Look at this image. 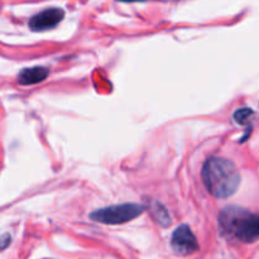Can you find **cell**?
I'll return each instance as SVG.
<instances>
[{"instance_id": "6da1fadb", "label": "cell", "mask_w": 259, "mask_h": 259, "mask_svg": "<svg viewBox=\"0 0 259 259\" xmlns=\"http://www.w3.org/2000/svg\"><path fill=\"white\" fill-rule=\"evenodd\" d=\"M202 181L212 196L227 199L238 190L240 176L235 164L229 159L212 157L204 164Z\"/></svg>"}, {"instance_id": "7a4b0ae2", "label": "cell", "mask_w": 259, "mask_h": 259, "mask_svg": "<svg viewBox=\"0 0 259 259\" xmlns=\"http://www.w3.org/2000/svg\"><path fill=\"white\" fill-rule=\"evenodd\" d=\"M220 229L234 234L239 240L253 243L259 239V217L249 214L239 207L223 210L219 218Z\"/></svg>"}, {"instance_id": "3957f363", "label": "cell", "mask_w": 259, "mask_h": 259, "mask_svg": "<svg viewBox=\"0 0 259 259\" xmlns=\"http://www.w3.org/2000/svg\"><path fill=\"white\" fill-rule=\"evenodd\" d=\"M146 207L139 204H124L109 206L94 211L90 218L101 224H124L143 214Z\"/></svg>"}, {"instance_id": "277c9868", "label": "cell", "mask_w": 259, "mask_h": 259, "mask_svg": "<svg viewBox=\"0 0 259 259\" xmlns=\"http://www.w3.org/2000/svg\"><path fill=\"white\" fill-rule=\"evenodd\" d=\"M171 245L177 254L189 255L199 249L197 239L187 225H181L172 234Z\"/></svg>"}, {"instance_id": "5b68a950", "label": "cell", "mask_w": 259, "mask_h": 259, "mask_svg": "<svg viewBox=\"0 0 259 259\" xmlns=\"http://www.w3.org/2000/svg\"><path fill=\"white\" fill-rule=\"evenodd\" d=\"M63 17H65V12L60 8L46 9L30 18L29 28L35 32L51 29V28L56 27L63 19Z\"/></svg>"}, {"instance_id": "8992f818", "label": "cell", "mask_w": 259, "mask_h": 259, "mask_svg": "<svg viewBox=\"0 0 259 259\" xmlns=\"http://www.w3.org/2000/svg\"><path fill=\"white\" fill-rule=\"evenodd\" d=\"M47 68L35 66V67L24 68L23 71H20V73L18 75V82L20 85H34V83H38L47 78Z\"/></svg>"}, {"instance_id": "52a82bcc", "label": "cell", "mask_w": 259, "mask_h": 259, "mask_svg": "<svg viewBox=\"0 0 259 259\" xmlns=\"http://www.w3.org/2000/svg\"><path fill=\"white\" fill-rule=\"evenodd\" d=\"M154 217H156L157 222L162 225V227H168L171 218H169L168 212L164 209L162 205H157V209L154 210Z\"/></svg>"}, {"instance_id": "ba28073f", "label": "cell", "mask_w": 259, "mask_h": 259, "mask_svg": "<svg viewBox=\"0 0 259 259\" xmlns=\"http://www.w3.org/2000/svg\"><path fill=\"white\" fill-rule=\"evenodd\" d=\"M253 115L252 109H239L237 113L234 114V119L237 120L238 124H245L248 121V119Z\"/></svg>"}, {"instance_id": "9c48e42d", "label": "cell", "mask_w": 259, "mask_h": 259, "mask_svg": "<svg viewBox=\"0 0 259 259\" xmlns=\"http://www.w3.org/2000/svg\"><path fill=\"white\" fill-rule=\"evenodd\" d=\"M9 243H10V235H4V237L0 239V250L5 249V248L9 245Z\"/></svg>"}]
</instances>
